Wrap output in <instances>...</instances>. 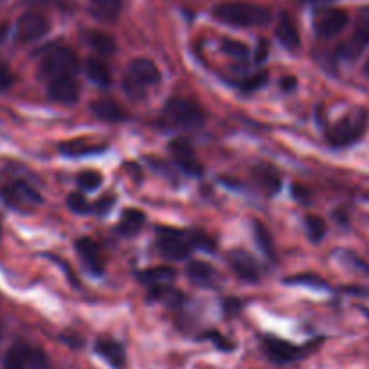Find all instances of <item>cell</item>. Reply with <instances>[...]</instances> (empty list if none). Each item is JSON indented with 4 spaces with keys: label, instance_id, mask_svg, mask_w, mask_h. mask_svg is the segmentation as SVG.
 I'll list each match as a JSON object with an SVG mask.
<instances>
[{
    "label": "cell",
    "instance_id": "cell-1",
    "mask_svg": "<svg viewBox=\"0 0 369 369\" xmlns=\"http://www.w3.org/2000/svg\"><path fill=\"white\" fill-rule=\"evenodd\" d=\"M214 19L234 27L266 26L272 20L269 9L251 2H224L213 9Z\"/></svg>",
    "mask_w": 369,
    "mask_h": 369
},
{
    "label": "cell",
    "instance_id": "cell-2",
    "mask_svg": "<svg viewBox=\"0 0 369 369\" xmlns=\"http://www.w3.org/2000/svg\"><path fill=\"white\" fill-rule=\"evenodd\" d=\"M369 114L364 108H355L350 114L344 115L339 123H335L333 128L328 132V141L333 146H350L364 135L368 126Z\"/></svg>",
    "mask_w": 369,
    "mask_h": 369
},
{
    "label": "cell",
    "instance_id": "cell-3",
    "mask_svg": "<svg viewBox=\"0 0 369 369\" xmlns=\"http://www.w3.org/2000/svg\"><path fill=\"white\" fill-rule=\"evenodd\" d=\"M80 69L76 53L69 47H58V49L49 51L43 56L40 63V73L42 76L58 80V78H73Z\"/></svg>",
    "mask_w": 369,
    "mask_h": 369
},
{
    "label": "cell",
    "instance_id": "cell-4",
    "mask_svg": "<svg viewBox=\"0 0 369 369\" xmlns=\"http://www.w3.org/2000/svg\"><path fill=\"white\" fill-rule=\"evenodd\" d=\"M164 115H166L173 125L180 126V128H200L206 121V114L197 103L189 101V99L173 98L170 99L164 107Z\"/></svg>",
    "mask_w": 369,
    "mask_h": 369
},
{
    "label": "cell",
    "instance_id": "cell-5",
    "mask_svg": "<svg viewBox=\"0 0 369 369\" xmlns=\"http://www.w3.org/2000/svg\"><path fill=\"white\" fill-rule=\"evenodd\" d=\"M157 247L164 258L173 259V261H182V259L189 258L191 254L189 241L184 240L182 232L175 231V229L160 227Z\"/></svg>",
    "mask_w": 369,
    "mask_h": 369
},
{
    "label": "cell",
    "instance_id": "cell-6",
    "mask_svg": "<svg viewBox=\"0 0 369 369\" xmlns=\"http://www.w3.org/2000/svg\"><path fill=\"white\" fill-rule=\"evenodd\" d=\"M348 22H350V16L344 9H323L313 19V29L321 38H333L346 29Z\"/></svg>",
    "mask_w": 369,
    "mask_h": 369
},
{
    "label": "cell",
    "instance_id": "cell-7",
    "mask_svg": "<svg viewBox=\"0 0 369 369\" xmlns=\"http://www.w3.org/2000/svg\"><path fill=\"white\" fill-rule=\"evenodd\" d=\"M261 346L266 358L274 364H289V362L297 360L306 351V348H297L278 337H265Z\"/></svg>",
    "mask_w": 369,
    "mask_h": 369
},
{
    "label": "cell",
    "instance_id": "cell-8",
    "mask_svg": "<svg viewBox=\"0 0 369 369\" xmlns=\"http://www.w3.org/2000/svg\"><path fill=\"white\" fill-rule=\"evenodd\" d=\"M49 31V22L40 13H26L16 22V38L24 43L36 42Z\"/></svg>",
    "mask_w": 369,
    "mask_h": 369
},
{
    "label": "cell",
    "instance_id": "cell-9",
    "mask_svg": "<svg viewBox=\"0 0 369 369\" xmlns=\"http://www.w3.org/2000/svg\"><path fill=\"white\" fill-rule=\"evenodd\" d=\"M368 46H369V6L368 8H362L360 13H358L353 36H351L350 42L344 46L343 53L346 54L348 58H357Z\"/></svg>",
    "mask_w": 369,
    "mask_h": 369
},
{
    "label": "cell",
    "instance_id": "cell-10",
    "mask_svg": "<svg viewBox=\"0 0 369 369\" xmlns=\"http://www.w3.org/2000/svg\"><path fill=\"white\" fill-rule=\"evenodd\" d=\"M0 194L13 207L38 206V204H42V197H40L38 191H35L26 182H15L13 186L4 187V189H0Z\"/></svg>",
    "mask_w": 369,
    "mask_h": 369
},
{
    "label": "cell",
    "instance_id": "cell-11",
    "mask_svg": "<svg viewBox=\"0 0 369 369\" xmlns=\"http://www.w3.org/2000/svg\"><path fill=\"white\" fill-rule=\"evenodd\" d=\"M170 152H172L175 162L182 167L184 172L189 175H202V164L198 162L194 157V150L187 139H175L170 145Z\"/></svg>",
    "mask_w": 369,
    "mask_h": 369
},
{
    "label": "cell",
    "instance_id": "cell-12",
    "mask_svg": "<svg viewBox=\"0 0 369 369\" xmlns=\"http://www.w3.org/2000/svg\"><path fill=\"white\" fill-rule=\"evenodd\" d=\"M229 265L238 278L245 279V281H258L259 279V266L256 259L249 254L247 251L241 249H234L229 252Z\"/></svg>",
    "mask_w": 369,
    "mask_h": 369
},
{
    "label": "cell",
    "instance_id": "cell-13",
    "mask_svg": "<svg viewBox=\"0 0 369 369\" xmlns=\"http://www.w3.org/2000/svg\"><path fill=\"white\" fill-rule=\"evenodd\" d=\"M128 78H132L141 87H150L160 81V71L148 58H135L128 67Z\"/></svg>",
    "mask_w": 369,
    "mask_h": 369
},
{
    "label": "cell",
    "instance_id": "cell-14",
    "mask_svg": "<svg viewBox=\"0 0 369 369\" xmlns=\"http://www.w3.org/2000/svg\"><path fill=\"white\" fill-rule=\"evenodd\" d=\"M76 251L80 254L81 261L85 263V266H87L92 274H103L105 258L94 240H90V238H80L76 241Z\"/></svg>",
    "mask_w": 369,
    "mask_h": 369
},
{
    "label": "cell",
    "instance_id": "cell-15",
    "mask_svg": "<svg viewBox=\"0 0 369 369\" xmlns=\"http://www.w3.org/2000/svg\"><path fill=\"white\" fill-rule=\"evenodd\" d=\"M49 98L61 105H74L80 99V87L74 78H58L49 85Z\"/></svg>",
    "mask_w": 369,
    "mask_h": 369
},
{
    "label": "cell",
    "instance_id": "cell-16",
    "mask_svg": "<svg viewBox=\"0 0 369 369\" xmlns=\"http://www.w3.org/2000/svg\"><path fill=\"white\" fill-rule=\"evenodd\" d=\"M90 110L95 118L108 123H119L128 118V112L118 101H112V99H95L90 103Z\"/></svg>",
    "mask_w": 369,
    "mask_h": 369
},
{
    "label": "cell",
    "instance_id": "cell-17",
    "mask_svg": "<svg viewBox=\"0 0 369 369\" xmlns=\"http://www.w3.org/2000/svg\"><path fill=\"white\" fill-rule=\"evenodd\" d=\"M95 353L99 357H103L115 369H121L126 362V355L123 346L112 339H99L95 343Z\"/></svg>",
    "mask_w": 369,
    "mask_h": 369
},
{
    "label": "cell",
    "instance_id": "cell-18",
    "mask_svg": "<svg viewBox=\"0 0 369 369\" xmlns=\"http://www.w3.org/2000/svg\"><path fill=\"white\" fill-rule=\"evenodd\" d=\"M276 36L286 49L296 51L301 47L299 31H297L296 24L292 22V19L286 13H281V19H279L278 27H276Z\"/></svg>",
    "mask_w": 369,
    "mask_h": 369
},
{
    "label": "cell",
    "instance_id": "cell-19",
    "mask_svg": "<svg viewBox=\"0 0 369 369\" xmlns=\"http://www.w3.org/2000/svg\"><path fill=\"white\" fill-rule=\"evenodd\" d=\"M105 146L92 145V142L83 141V139H74V141H63L58 145V152L65 157H87L95 155V153L105 152Z\"/></svg>",
    "mask_w": 369,
    "mask_h": 369
},
{
    "label": "cell",
    "instance_id": "cell-20",
    "mask_svg": "<svg viewBox=\"0 0 369 369\" xmlns=\"http://www.w3.org/2000/svg\"><path fill=\"white\" fill-rule=\"evenodd\" d=\"M252 175L258 180L259 186L269 191V193H278L281 189V177H279L278 170L269 166V164H258L252 170Z\"/></svg>",
    "mask_w": 369,
    "mask_h": 369
},
{
    "label": "cell",
    "instance_id": "cell-21",
    "mask_svg": "<svg viewBox=\"0 0 369 369\" xmlns=\"http://www.w3.org/2000/svg\"><path fill=\"white\" fill-rule=\"evenodd\" d=\"M85 42L94 53L101 54V56H112L118 49L115 40L107 33H101V31H88L85 35Z\"/></svg>",
    "mask_w": 369,
    "mask_h": 369
},
{
    "label": "cell",
    "instance_id": "cell-22",
    "mask_svg": "<svg viewBox=\"0 0 369 369\" xmlns=\"http://www.w3.org/2000/svg\"><path fill=\"white\" fill-rule=\"evenodd\" d=\"M175 278H177L175 269L166 265L153 266V269H146V271L139 272V279H141L145 285H150V286L166 285V283H172Z\"/></svg>",
    "mask_w": 369,
    "mask_h": 369
},
{
    "label": "cell",
    "instance_id": "cell-23",
    "mask_svg": "<svg viewBox=\"0 0 369 369\" xmlns=\"http://www.w3.org/2000/svg\"><path fill=\"white\" fill-rule=\"evenodd\" d=\"M186 274L197 285H211L217 278V271L206 261H191L186 269Z\"/></svg>",
    "mask_w": 369,
    "mask_h": 369
},
{
    "label": "cell",
    "instance_id": "cell-24",
    "mask_svg": "<svg viewBox=\"0 0 369 369\" xmlns=\"http://www.w3.org/2000/svg\"><path fill=\"white\" fill-rule=\"evenodd\" d=\"M146 222V214L139 209H126L123 211L121 222H119V232L126 237H133L141 231V227Z\"/></svg>",
    "mask_w": 369,
    "mask_h": 369
},
{
    "label": "cell",
    "instance_id": "cell-25",
    "mask_svg": "<svg viewBox=\"0 0 369 369\" xmlns=\"http://www.w3.org/2000/svg\"><path fill=\"white\" fill-rule=\"evenodd\" d=\"M85 73H87L88 80L94 81L99 87H108V85L112 83V74L110 71H108V67L103 61L95 60V58L87 60V63H85Z\"/></svg>",
    "mask_w": 369,
    "mask_h": 369
},
{
    "label": "cell",
    "instance_id": "cell-26",
    "mask_svg": "<svg viewBox=\"0 0 369 369\" xmlns=\"http://www.w3.org/2000/svg\"><path fill=\"white\" fill-rule=\"evenodd\" d=\"M31 350L22 343H16L6 355L4 369H26L29 365Z\"/></svg>",
    "mask_w": 369,
    "mask_h": 369
},
{
    "label": "cell",
    "instance_id": "cell-27",
    "mask_svg": "<svg viewBox=\"0 0 369 369\" xmlns=\"http://www.w3.org/2000/svg\"><path fill=\"white\" fill-rule=\"evenodd\" d=\"M252 227H254V238H256V244H258V247L261 249V251L265 252L269 258L274 259V256H276L274 244H272V237H271V232H269V229H266L261 222H254Z\"/></svg>",
    "mask_w": 369,
    "mask_h": 369
},
{
    "label": "cell",
    "instance_id": "cell-28",
    "mask_svg": "<svg viewBox=\"0 0 369 369\" xmlns=\"http://www.w3.org/2000/svg\"><path fill=\"white\" fill-rule=\"evenodd\" d=\"M305 225H306V234H308L312 244H319V241L326 237V222H324L321 217L308 214L305 220Z\"/></svg>",
    "mask_w": 369,
    "mask_h": 369
},
{
    "label": "cell",
    "instance_id": "cell-29",
    "mask_svg": "<svg viewBox=\"0 0 369 369\" xmlns=\"http://www.w3.org/2000/svg\"><path fill=\"white\" fill-rule=\"evenodd\" d=\"M76 182L83 191H95L103 182V177H101V173L94 172V170H85V172H81L76 177Z\"/></svg>",
    "mask_w": 369,
    "mask_h": 369
},
{
    "label": "cell",
    "instance_id": "cell-30",
    "mask_svg": "<svg viewBox=\"0 0 369 369\" xmlns=\"http://www.w3.org/2000/svg\"><path fill=\"white\" fill-rule=\"evenodd\" d=\"M222 51L227 56L234 58V60H247L249 56V47L245 43L238 42V40H224L222 42Z\"/></svg>",
    "mask_w": 369,
    "mask_h": 369
},
{
    "label": "cell",
    "instance_id": "cell-31",
    "mask_svg": "<svg viewBox=\"0 0 369 369\" xmlns=\"http://www.w3.org/2000/svg\"><path fill=\"white\" fill-rule=\"evenodd\" d=\"M189 244L194 245L197 249L200 251H206V252H213L217 251V244H214L213 238L204 231H193L189 234Z\"/></svg>",
    "mask_w": 369,
    "mask_h": 369
},
{
    "label": "cell",
    "instance_id": "cell-32",
    "mask_svg": "<svg viewBox=\"0 0 369 369\" xmlns=\"http://www.w3.org/2000/svg\"><path fill=\"white\" fill-rule=\"evenodd\" d=\"M67 206H69L71 211H74V213L78 214H85L90 209L87 198L83 197V193H78V191L76 193H71L69 197H67Z\"/></svg>",
    "mask_w": 369,
    "mask_h": 369
},
{
    "label": "cell",
    "instance_id": "cell-33",
    "mask_svg": "<svg viewBox=\"0 0 369 369\" xmlns=\"http://www.w3.org/2000/svg\"><path fill=\"white\" fill-rule=\"evenodd\" d=\"M266 81H269L266 73H258V74H254V76H251V78H247V80L241 81V88H244L245 92H254V90H259L261 87H265Z\"/></svg>",
    "mask_w": 369,
    "mask_h": 369
},
{
    "label": "cell",
    "instance_id": "cell-34",
    "mask_svg": "<svg viewBox=\"0 0 369 369\" xmlns=\"http://www.w3.org/2000/svg\"><path fill=\"white\" fill-rule=\"evenodd\" d=\"M286 283H296V285H310V286H319V289H324L326 283L316 274H303V276H296V278H289Z\"/></svg>",
    "mask_w": 369,
    "mask_h": 369
},
{
    "label": "cell",
    "instance_id": "cell-35",
    "mask_svg": "<svg viewBox=\"0 0 369 369\" xmlns=\"http://www.w3.org/2000/svg\"><path fill=\"white\" fill-rule=\"evenodd\" d=\"M90 2L99 11L108 16L115 15L119 11V8H121V0H90Z\"/></svg>",
    "mask_w": 369,
    "mask_h": 369
},
{
    "label": "cell",
    "instance_id": "cell-36",
    "mask_svg": "<svg viewBox=\"0 0 369 369\" xmlns=\"http://www.w3.org/2000/svg\"><path fill=\"white\" fill-rule=\"evenodd\" d=\"M31 369H51L49 360H47L46 353L42 350H31L29 353V365Z\"/></svg>",
    "mask_w": 369,
    "mask_h": 369
},
{
    "label": "cell",
    "instance_id": "cell-37",
    "mask_svg": "<svg viewBox=\"0 0 369 369\" xmlns=\"http://www.w3.org/2000/svg\"><path fill=\"white\" fill-rule=\"evenodd\" d=\"M123 88H125V92L130 95V98L139 99L145 95V87H141L139 83H135L132 78H125V81H123Z\"/></svg>",
    "mask_w": 369,
    "mask_h": 369
},
{
    "label": "cell",
    "instance_id": "cell-38",
    "mask_svg": "<svg viewBox=\"0 0 369 369\" xmlns=\"http://www.w3.org/2000/svg\"><path fill=\"white\" fill-rule=\"evenodd\" d=\"M271 54V43L266 42L265 38H261L256 46V53H254V61L256 63H265L266 58Z\"/></svg>",
    "mask_w": 369,
    "mask_h": 369
},
{
    "label": "cell",
    "instance_id": "cell-39",
    "mask_svg": "<svg viewBox=\"0 0 369 369\" xmlns=\"http://www.w3.org/2000/svg\"><path fill=\"white\" fill-rule=\"evenodd\" d=\"M13 81H15V76H13L8 65L0 63V90H6V88L11 87Z\"/></svg>",
    "mask_w": 369,
    "mask_h": 369
},
{
    "label": "cell",
    "instance_id": "cell-40",
    "mask_svg": "<svg viewBox=\"0 0 369 369\" xmlns=\"http://www.w3.org/2000/svg\"><path fill=\"white\" fill-rule=\"evenodd\" d=\"M114 207V197H103L101 200H98L94 206V211L99 214V217H105L108 211Z\"/></svg>",
    "mask_w": 369,
    "mask_h": 369
},
{
    "label": "cell",
    "instance_id": "cell-41",
    "mask_svg": "<svg viewBox=\"0 0 369 369\" xmlns=\"http://www.w3.org/2000/svg\"><path fill=\"white\" fill-rule=\"evenodd\" d=\"M204 337H207V339L213 341V343L217 344V346L220 348V350H232V344L229 343L227 339H224V337H222L220 333H217V331H209V333H206V335H204Z\"/></svg>",
    "mask_w": 369,
    "mask_h": 369
},
{
    "label": "cell",
    "instance_id": "cell-42",
    "mask_svg": "<svg viewBox=\"0 0 369 369\" xmlns=\"http://www.w3.org/2000/svg\"><path fill=\"white\" fill-rule=\"evenodd\" d=\"M292 193H293V197H296L297 200H299V202H303V204H308L310 202V200H308L310 193L305 189V187L299 186V184H296V186L292 187Z\"/></svg>",
    "mask_w": 369,
    "mask_h": 369
},
{
    "label": "cell",
    "instance_id": "cell-43",
    "mask_svg": "<svg viewBox=\"0 0 369 369\" xmlns=\"http://www.w3.org/2000/svg\"><path fill=\"white\" fill-rule=\"evenodd\" d=\"M279 83H281V88H283V90L292 92L293 88H296L297 80H296V78H293V76H285V78H283L281 81H279Z\"/></svg>",
    "mask_w": 369,
    "mask_h": 369
},
{
    "label": "cell",
    "instance_id": "cell-44",
    "mask_svg": "<svg viewBox=\"0 0 369 369\" xmlns=\"http://www.w3.org/2000/svg\"><path fill=\"white\" fill-rule=\"evenodd\" d=\"M6 36H8V26H6V24H0V43L4 42Z\"/></svg>",
    "mask_w": 369,
    "mask_h": 369
},
{
    "label": "cell",
    "instance_id": "cell-45",
    "mask_svg": "<svg viewBox=\"0 0 369 369\" xmlns=\"http://www.w3.org/2000/svg\"><path fill=\"white\" fill-rule=\"evenodd\" d=\"M364 76L369 80V58L365 60V63H364Z\"/></svg>",
    "mask_w": 369,
    "mask_h": 369
},
{
    "label": "cell",
    "instance_id": "cell-46",
    "mask_svg": "<svg viewBox=\"0 0 369 369\" xmlns=\"http://www.w3.org/2000/svg\"><path fill=\"white\" fill-rule=\"evenodd\" d=\"M360 310L365 313V316H368V319H369V310L368 308H360Z\"/></svg>",
    "mask_w": 369,
    "mask_h": 369
}]
</instances>
